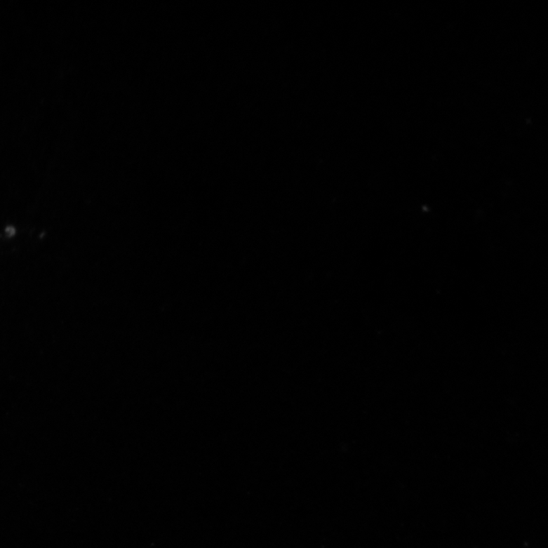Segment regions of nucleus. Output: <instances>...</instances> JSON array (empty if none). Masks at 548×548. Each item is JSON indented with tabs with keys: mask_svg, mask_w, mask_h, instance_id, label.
I'll list each match as a JSON object with an SVG mask.
<instances>
[{
	"mask_svg": "<svg viewBox=\"0 0 548 548\" xmlns=\"http://www.w3.org/2000/svg\"><path fill=\"white\" fill-rule=\"evenodd\" d=\"M6 232L8 235H10L11 236H14L15 233V229L12 227H8L6 228Z\"/></svg>",
	"mask_w": 548,
	"mask_h": 548,
	"instance_id": "1",
	"label": "nucleus"
}]
</instances>
